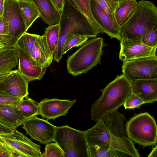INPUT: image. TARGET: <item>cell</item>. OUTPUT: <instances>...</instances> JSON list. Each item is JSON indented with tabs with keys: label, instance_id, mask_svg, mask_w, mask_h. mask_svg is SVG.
Instances as JSON below:
<instances>
[{
	"label": "cell",
	"instance_id": "6da1fadb",
	"mask_svg": "<svg viewBox=\"0 0 157 157\" xmlns=\"http://www.w3.org/2000/svg\"><path fill=\"white\" fill-rule=\"evenodd\" d=\"M59 23V42L53 57L54 60L57 62L62 58L63 47L70 35L78 33L90 38L96 37L100 33L98 28L76 8L71 0H65Z\"/></svg>",
	"mask_w": 157,
	"mask_h": 157
},
{
	"label": "cell",
	"instance_id": "7a4b0ae2",
	"mask_svg": "<svg viewBox=\"0 0 157 157\" xmlns=\"http://www.w3.org/2000/svg\"><path fill=\"white\" fill-rule=\"evenodd\" d=\"M100 91L101 95L91 108V119L96 121L123 105L132 93L130 82L123 74L117 75Z\"/></svg>",
	"mask_w": 157,
	"mask_h": 157
},
{
	"label": "cell",
	"instance_id": "3957f363",
	"mask_svg": "<svg viewBox=\"0 0 157 157\" xmlns=\"http://www.w3.org/2000/svg\"><path fill=\"white\" fill-rule=\"evenodd\" d=\"M85 132L89 144L113 149L118 157L140 156L131 140L127 136L120 137L112 134L102 119Z\"/></svg>",
	"mask_w": 157,
	"mask_h": 157
},
{
	"label": "cell",
	"instance_id": "277c9868",
	"mask_svg": "<svg viewBox=\"0 0 157 157\" xmlns=\"http://www.w3.org/2000/svg\"><path fill=\"white\" fill-rule=\"evenodd\" d=\"M155 26H157V8L150 1H139L131 17L120 28L121 39L141 40L147 31Z\"/></svg>",
	"mask_w": 157,
	"mask_h": 157
},
{
	"label": "cell",
	"instance_id": "5b68a950",
	"mask_svg": "<svg viewBox=\"0 0 157 157\" xmlns=\"http://www.w3.org/2000/svg\"><path fill=\"white\" fill-rule=\"evenodd\" d=\"M104 46L101 37H95L87 40L68 56L67 68L69 73L75 76L86 73L98 64H100Z\"/></svg>",
	"mask_w": 157,
	"mask_h": 157
},
{
	"label": "cell",
	"instance_id": "8992f818",
	"mask_svg": "<svg viewBox=\"0 0 157 157\" xmlns=\"http://www.w3.org/2000/svg\"><path fill=\"white\" fill-rule=\"evenodd\" d=\"M125 126L127 136L132 141L143 147L156 145V121L148 112L135 114L126 122Z\"/></svg>",
	"mask_w": 157,
	"mask_h": 157
},
{
	"label": "cell",
	"instance_id": "52a82bcc",
	"mask_svg": "<svg viewBox=\"0 0 157 157\" xmlns=\"http://www.w3.org/2000/svg\"><path fill=\"white\" fill-rule=\"evenodd\" d=\"M54 141L62 149L64 157H89L85 131L68 125L57 127Z\"/></svg>",
	"mask_w": 157,
	"mask_h": 157
},
{
	"label": "cell",
	"instance_id": "ba28073f",
	"mask_svg": "<svg viewBox=\"0 0 157 157\" xmlns=\"http://www.w3.org/2000/svg\"><path fill=\"white\" fill-rule=\"evenodd\" d=\"M122 69L129 82L157 79V56L123 61Z\"/></svg>",
	"mask_w": 157,
	"mask_h": 157
},
{
	"label": "cell",
	"instance_id": "9c48e42d",
	"mask_svg": "<svg viewBox=\"0 0 157 157\" xmlns=\"http://www.w3.org/2000/svg\"><path fill=\"white\" fill-rule=\"evenodd\" d=\"M0 141L12 151L14 157H40L42 155L40 145L16 129L0 135Z\"/></svg>",
	"mask_w": 157,
	"mask_h": 157
},
{
	"label": "cell",
	"instance_id": "30bf717a",
	"mask_svg": "<svg viewBox=\"0 0 157 157\" xmlns=\"http://www.w3.org/2000/svg\"><path fill=\"white\" fill-rule=\"evenodd\" d=\"M56 127L47 120L36 116L27 119L22 126L32 139L43 144L54 141Z\"/></svg>",
	"mask_w": 157,
	"mask_h": 157
},
{
	"label": "cell",
	"instance_id": "8fae6325",
	"mask_svg": "<svg viewBox=\"0 0 157 157\" xmlns=\"http://www.w3.org/2000/svg\"><path fill=\"white\" fill-rule=\"evenodd\" d=\"M17 1L5 0L3 15L9 23V32L13 47H14L16 43L22 35L27 32Z\"/></svg>",
	"mask_w": 157,
	"mask_h": 157
},
{
	"label": "cell",
	"instance_id": "7c38bea8",
	"mask_svg": "<svg viewBox=\"0 0 157 157\" xmlns=\"http://www.w3.org/2000/svg\"><path fill=\"white\" fill-rule=\"evenodd\" d=\"M90 8L92 16L99 25L100 33H105L111 38L121 41L120 27L116 21L114 14L109 15L95 0H90Z\"/></svg>",
	"mask_w": 157,
	"mask_h": 157
},
{
	"label": "cell",
	"instance_id": "4fadbf2b",
	"mask_svg": "<svg viewBox=\"0 0 157 157\" xmlns=\"http://www.w3.org/2000/svg\"><path fill=\"white\" fill-rule=\"evenodd\" d=\"M29 81L18 70H12L0 83V94L23 99L29 94Z\"/></svg>",
	"mask_w": 157,
	"mask_h": 157
},
{
	"label": "cell",
	"instance_id": "5bb4252c",
	"mask_svg": "<svg viewBox=\"0 0 157 157\" xmlns=\"http://www.w3.org/2000/svg\"><path fill=\"white\" fill-rule=\"evenodd\" d=\"M120 46L119 58L123 61L156 56L157 47L148 46L141 40L122 39L120 41Z\"/></svg>",
	"mask_w": 157,
	"mask_h": 157
},
{
	"label": "cell",
	"instance_id": "9a60e30c",
	"mask_svg": "<svg viewBox=\"0 0 157 157\" xmlns=\"http://www.w3.org/2000/svg\"><path fill=\"white\" fill-rule=\"evenodd\" d=\"M76 101V99H44L38 103L39 114L43 119L46 118L47 120H55L58 117L65 116Z\"/></svg>",
	"mask_w": 157,
	"mask_h": 157
},
{
	"label": "cell",
	"instance_id": "2e32d148",
	"mask_svg": "<svg viewBox=\"0 0 157 157\" xmlns=\"http://www.w3.org/2000/svg\"><path fill=\"white\" fill-rule=\"evenodd\" d=\"M29 56L32 63L35 66L46 68L51 65L54 56L44 35L40 36L36 40L33 48Z\"/></svg>",
	"mask_w": 157,
	"mask_h": 157
},
{
	"label": "cell",
	"instance_id": "e0dca14e",
	"mask_svg": "<svg viewBox=\"0 0 157 157\" xmlns=\"http://www.w3.org/2000/svg\"><path fill=\"white\" fill-rule=\"evenodd\" d=\"M132 93L140 97L144 103L157 101V79H144L130 82Z\"/></svg>",
	"mask_w": 157,
	"mask_h": 157
},
{
	"label": "cell",
	"instance_id": "ac0fdd59",
	"mask_svg": "<svg viewBox=\"0 0 157 157\" xmlns=\"http://www.w3.org/2000/svg\"><path fill=\"white\" fill-rule=\"evenodd\" d=\"M16 49L18 59V70L29 82L40 80L45 73L46 68L34 66L28 55L21 49Z\"/></svg>",
	"mask_w": 157,
	"mask_h": 157
},
{
	"label": "cell",
	"instance_id": "d6986e66",
	"mask_svg": "<svg viewBox=\"0 0 157 157\" xmlns=\"http://www.w3.org/2000/svg\"><path fill=\"white\" fill-rule=\"evenodd\" d=\"M26 120L16 106L0 104V124L14 130Z\"/></svg>",
	"mask_w": 157,
	"mask_h": 157
},
{
	"label": "cell",
	"instance_id": "ffe728a7",
	"mask_svg": "<svg viewBox=\"0 0 157 157\" xmlns=\"http://www.w3.org/2000/svg\"><path fill=\"white\" fill-rule=\"evenodd\" d=\"M38 11L40 17L46 24L52 25L58 24L61 12L55 7L51 0H31Z\"/></svg>",
	"mask_w": 157,
	"mask_h": 157
},
{
	"label": "cell",
	"instance_id": "44dd1931",
	"mask_svg": "<svg viewBox=\"0 0 157 157\" xmlns=\"http://www.w3.org/2000/svg\"><path fill=\"white\" fill-rule=\"evenodd\" d=\"M109 131L115 135L120 137L127 136L125 130V116L115 110L105 115L101 119Z\"/></svg>",
	"mask_w": 157,
	"mask_h": 157
},
{
	"label": "cell",
	"instance_id": "7402d4cb",
	"mask_svg": "<svg viewBox=\"0 0 157 157\" xmlns=\"http://www.w3.org/2000/svg\"><path fill=\"white\" fill-rule=\"evenodd\" d=\"M16 48L4 46L0 49V74L9 73L18 64Z\"/></svg>",
	"mask_w": 157,
	"mask_h": 157
},
{
	"label": "cell",
	"instance_id": "603a6c76",
	"mask_svg": "<svg viewBox=\"0 0 157 157\" xmlns=\"http://www.w3.org/2000/svg\"><path fill=\"white\" fill-rule=\"evenodd\" d=\"M137 3L136 0H120L118 2L114 14L116 21L120 27L131 17Z\"/></svg>",
	"mask_w": 157,
	"mask_h": 157
},
{
	"label": "cell",
	"instance_id": "cb8c5ba5",
	"mask_svg": "<svg viewBox=\"0 0 157 157\" xmlns=\"http://www.w3.org/2000/svg\"><path fill=\"white\" fill-rule=\"evenodd\" d=\"M21 16L26 31L40 15L36 6L31 0H17Z\"/></svg>",
	"mask_w": 157,
	"mask_h": 157
},
{
	"label": "cell",
	"instance_id": "d4e9b609",
	"mask_svg": "<svg viewBox=\"0 0 157 157\" xmlns=\"http://www.w3.org/2000/svg\"><path fill=\"white\" fill-rule=\"evenodd\" d=\"M25 98V99H21L16 105L22 115L27 119L39 115V103L28 96Z\"/></svg>",
	"mask_w": 157,
	"mask_h": 157
},
{
	"label": "cell",
	"instance_id": "484cf974",
	"mask_svg": "<svg viewBox=\"0 0 157 157\" xmlns=\"http://www.w3.org/2000/svg\"><path fill=\"white\" fill-rule=\"evenodd\" d=\"M59 26L58 24L49 25L45 28L43 35L46 43L53 54L57 48L59 40Z\"/></svg>",
	"mask_w": 157,
	"mask_h": 157
},
{
	"label": "cell",
	"instance_id": "4316f807",
	"mask_svg": "<svg viewBox=\"0 0 157 157\" xmlns=\"http://www.w3.org/2000/svg\"><path fill=\"white\" fill-rule=\"evenodd\" d=\"M40 36L25 32L18 39L14 47L22 50L29 56L33 48L36 40Z\"/></svg>",
	"mask_w": 157,
	"mask_h": 157
},
{
	"label": "cell",
	"instance_id": "83f0119b",
	"mask_svg": "<svg viewBox=\"0 0 157 157\" xmlns=\"http://www.w3.org/2000/svg\"><path fill=\"white\" fill-rule=\"evenodd\" d=\"M89 38L85 35L78 33L71 34L67 37L62 49V54H65L71 48L82 46Z\"/></svg>",
	"mask_w": 157,
	"mask_h": 157
},
{
	"label": "cell",
	"instance_id": "f1b7e54d",
	"mask_svg": "<svg viewBox=\"0 0 157 157\" xmlns=\"http://www.w3.org/2000/svg\"><path fill=\"white\" fill-rule=\"evenodd\" d=\"M75 6L93 24L96 26L99 30L98 24L93 18L90 8V0H71Z\"/></svg>",
	"mask_w": 157,
	"mask_h": 157
},
{
	"label": "cell",
	"instance_id": "f546056e",
	"mask_svg": "<svg viewBox=\"0 0 157 157\" xmlns=\"http://www.w3.org/2000/svg\"><path fill=\"white\" fill-rule=\"evenodd\" d=\"M88 151L89 157H118L114 150L97 145L89 144Z\"/></svg>",
	"mask_w": 157,
	"mask_h": 157
},
{
	"label": "cell",
	"instance_id": "4dcf8cb0",
	"mask_svg": "<svg viewBox=\"0 0 157 157\" xmlns=\"http://www.w3.org/2000/svg\"><path fill=\"white\" fill-rule=\"evenodd\" d=\"M9 27L8 21L3 16H0V41L5 46H12Z\"/></svg>",
	"mask_w": 157,
	"mask_h": 157
},
{
	"label": "cell",
	"instance_id": "1f68e13d",
	"mask_svg": "<svg viewBox=\"0 0 157 157\" xmlns=\"http://www.w3.org/2000/svg\"><path fill=\"white\" fill-rule=\"evenodd\" d=\"M141 41L148 46L157 47V26L149 28L144 35Z\"/></svg>",
	"mask_w": 157,
	"mask_h": 157
},
{
	"label": "cell",
	"instance_id": "d6a6232c",
	"mask_svg": "<svg viewBox=\"0 0 157 157\" xmlns=\"http://www.w3.org/2000/svg\"><path fill=\"white\" fill-rule=\"evenodd\" d=\"M41 157H64L63 151L56 143L47 144Z\"/></svg>",
	"mask_w": 157,
	"mask_h": 157
},
{
	"label": "cell",
	"instance_id": "836d02e7",
	"mask_svg": "<svg viewBox=\"0 0 157 157\" xmlns=\"http://www.w3.org/2000/svg\"><path fill=\"white\" fill-rule=\"evenodd\" d=\"M144 104V102L140 97L132 93L127 98L123 105L125 109H131L139 108Z\"/></svg>",
	"mask_w": 157,
	"mask_h": 157
},
{
	"label": "cell",
	"instance_id": "e575fe53",
	"mask_svg": "<svg viewBox=\"0 0 157 157\" xmlns=\"http://www.w3.org/2000/svg\"><path fill=\"white\" fill-rule=\"evenodd\" d=\"M109 15L113 16L118 3L111 0H95Z\"/></svg>",
	"mask_w": 157,
	"mask_h": 157
},
{
	"label": "cell",
	"instance_id": "d590c367",
	"mask_svg": "<svg viewBox=\"0 0 157 157\" xmlns=\"http://www.w3.org/2000/svg\"><path fill=\"white\" fill-rule=\"evenodd\" d=\"M22 99L11 96L7 94H0V104H7L16 106Z\"/></svg>",
	"mask_w": 157,
	"mask_h": 157
},
{
	"label": "cell",
	"instance_id": "8d00e7d4",
	"mask_svg": "<svg viewBox=\"0 0 157 157\" xmlns=\"http://www.w3.org/2000/svg\"><path fill=\"white\" fill-rule=\"evenodd\" d=\"M0 157H14L12 151L3 143L0 147Z\"/></svg>",
	"mask_w": 157,
	"mask_h": 157
},
{
	"label": "cell",
	"instance_id": "74e56055",
	"mask_svg": "<svg viewBox=\"0 0 157 157\" xmlns=\"http://www.w3.org/2000/svg\"><path fill=\"white\" fill-rule=\"evenodd\" d=\"M56 8L61 12L65 0H51Z\"/></svg>",
	"mask_w": 157,
	"mask_h": 157
},
{
	"label": "cell",
	"instance_id": "f35d334b",
	"mask_svg": "<svg viewBox=\"0 0 157 157\" xmlns=\"http://www.w3.org/2000/svg\"><path fill=\"white\" fill-rule=\"evenodd\" d=\"M14 130L0 124V135L11 133Z\"/></svg>",
	"mask_w": 157,
	"mask_h": 157
},
{
	"label": "cell",
	"instance_id": "ab89813d",
	"mask_svg": "<svg viewBox=\"0 0 157 157\" xmlns=\"http://www.w3.org/2000/svg\"><path fill=\"white\" fill-rule=\"evenodd\" d=\"M148 157H157V146L155 145L150 153L148 155Z\"/></svg>",
	"mask_w": 157,
	"mask_h": 157
},
{
	"label": "cell",
	"instance_id": "60d3db41",
	"mask_svg": "<svg viewBox=\"0 0 157 157\" xmlns=\"http://www.w3.org/2000/svg\"><path fill=\"white\" fill-rule=\"evenodd\" d=\"M5 0H0V16L3 15Z\"/></svg>",
	"mask_w": 157,
	"mask_h": 157
},
{
	"label": "cell",
	"instance_id": "b9f144b4",
	"mask_svg": "<svg viewBox=\"0 0 157 157\" xmlns=\"http://www.w3.org/2000/svg\"><path fill=\"white\" fill-rule=\"evenodd\" d=\"M9 73L0 74V83L6 77Z\"/></svg>",
	"mask_w": 157,
	"mask_h": 157
},
{
	"label": "cell",
	"instance_id": "7bdbcfd3",
	"mask_svg": "<svg viewBox=\"0 0 157 157\" xmlns=\"http://www.w3.org/2000/svg\"><path fill=\"white\" fill-rule=\"evenodd\" d=\"M114 2H117V3H118L119 1L120 0H111Z\"/></svg>",
	"mask_w": 157,
	"mask_h": 157
},
{
	"label": "cell",
	"instance_id": "ee69618b",
	"mask_svg": "<svg viewBox=\"0 0 157 157\" xmlns=\"http://www.w3.org/2000/svg\"><path fill=\"white\" fill-rule=\"evenodd\" d=\"M4 46H4V45H3L2 44H0V49L4 47Z\"/></svg>",
	"mask_w": 157,
	"mask_h": 157
},
{
	"label": "cell",
	"instance_id": "f6af8a7d",
	"mask_svg": "<svg viewBox=\"0 0 157 157\" xmlns=\"http://www.w3.org/2000/svg\"><path fill=\"white\" fill-rule=\"evenodd\" d=\"M2 144V143L0 141V147Z\"/></svg>",
	"mask_w": 157,
	"mask_h": 157
},
{
	"label": "cell",
	"instance_id": "bcb514c9",
	"mask_svg": "<svg viewBox=\"0 0 157 157\" xmlns=\"http://www.w3.org/2000/svg\"><path fill=\"white\" fill-rule=\"evenodd\" d=\"M0 44H2L3 45L2 43L0 41Z\"/></svg>",
	"mask_w": 157,
	"mask_h": 157
}]
</instances>
